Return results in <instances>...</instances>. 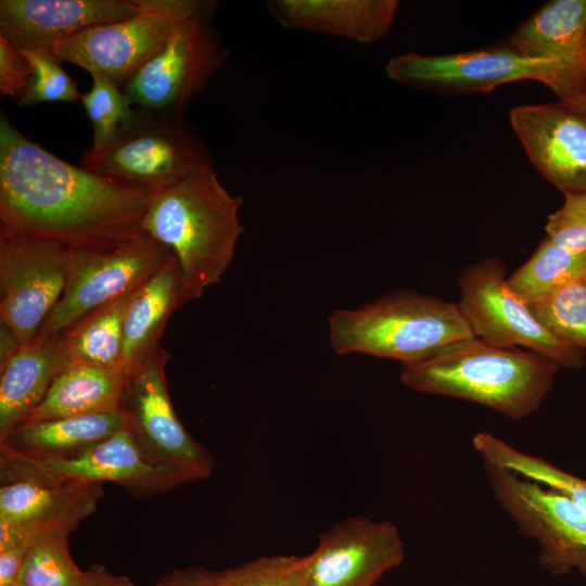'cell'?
<instances>
[{
  "label": "cell",
  "instance_id": "d6986e66",
  "mask_svg": "<svg viewBox=\"0 0 586 586\" xmlns=\"http://www.w3.org/2000/svg\"><path fill=\"white\" fill-rule=\"evenodd\" d=\"M506 43L527 58L558 63L572 88V103L586 81V0L544 3Z\"/></svg>",
  "mask_w": 586,
  "mask_h": 586
},
{
  "label": "cell",
  "instance_id": "8fae6325",
  "mask_svg": "<svg viewBox=\"0 0 586 586\" xmlns=\"http://www.w3.org/2000/svg\"><path fill=\"white\" fill-rule=\"evenodd\" d=\"M484 468L496 501L539 545L540 564L555 575L586 574V511L539 483L488 462Z\"/></svg>",
  "mask_w": 586,
  "mask_h": 586
},
{
  "label": "cell",
  "instance_id": "d4e9b609",
  "mask_svg": "<svg viewBox=\"0 0 586 586\" xmlns=\"http://www.w3.org/2000/svg\"><path fill=\"white\" fill-rule=\"evenodd\" d=\"M137 291L101 307L63 333L69 362L120 369L124 320Z\"/></svg>",
  "mask_w": 586,
  "mask_h": 586
},
{
  "label": "cell",
  "instance_id": "6da1fadb",
  "mask_svg": "<svg viewBox=\"0 0 586 586\" xmlns=\"http://www.w3.org/2000/svg\"><path fill=\"white\" fill-rule=\"evenodd\" d=\"M151 194L63 161L0 112V234L114 245L144 233Z\"/></svg>",
  "mask_w": 586,
  "mask_h": 586
},
{
  "label": "cell",
  "instance_id": "ac0fdd59",
  "mask_svg": "<svg viewBox=\"0 0 586 586\" xmlns=\"http://www.w3.org/2000/svg\"><path fill=\"white\" fill-rule=\"evenodd\" d=\"M140 0H1L0 35L16 50L49 48L90 27L125 21Z\"/></svg>",
  "mask_w": 586,
  "mask_h": 586
},
{
  "label": "cell",
  "instance_id": "d590c367",
  "mask_svg": "<svg viewBox=\"0 0 586 586\" xmlns=\"http://www.w3.org/2000/svg\"><path fill=\"white\" fill-rule=\"evenodd\" d=\"M152 586H215L214 572L204 568L175 570Z\"/></svg>",
  "mask_w": 586,
  "mask_h": 586
},
{
  "label": "cell",
  "instance_id": "7402d4cb",
  "mask_svg": "<svg viewBox=\"0 0 586 586\" xmlns=\"http://www.w3.org/2000/svg\"><path fill=\"white\" fill-rule=\"evenodd\" d=\"M191 301L173 256L132 297L124 320L120 369L126 377L161 346L165 326L175 310Z\"/></svg>",
  "mask_w": 586,
  "mask_h": 586
},
{
  "label": "cell",
  "instance_id": "7a4b0ae2",
  "mask_svg": "<svg viewBox=\"0 0 586 586\" xmlns=\"http://www.w3.org/2000/svg\"><path fill=\"white\" fill-rule=\"evenodd\" d=\"M559 368L539 353L472 336L404 365L400 380L415 392L462 399L520 420L539 409Z\"/></svg>",
  "mask_w": 586,
  "mask_h": 586
},
{
  "label": "cell",
  "instance_id": "74e56055",
  "mask_svg": "<svg viewBox=\"0 0 586 586\" xmlns=\"http://www.w3.org/2000/svg\"><path fill=\"white\" fill-rule=\"evenodd\" d=\"M0 367L4 366L22 347L9 327L1 322Z\"/></svg>",
  "mask_w": 586,
  "mask_h": 586
},
{
  "label": "cell",
  "instance_id": "e575fe53",
  "mask_svg": "<svg viewBox=\"0 0 586 586\" xmlns=\"http://www.w3.org/2000/svg\"><path fill=\"white\" fill-rule=\"evenodd\" d=\"M29 544L0 549V586H17L22 562Z\"/></svg>",
  "mask_w": 586,
  "mask_h": 586
},
{
  "label": "cell",
  "instance_id": "8992f818",
  "mask_svg": "<svg viewBox=\"0 0 586 586\" xmlns=\"http://www.w3.org/2000/svg\"><path fill=\"white\" fill-rule=\"evenodd\" d=\"M217 7V1L200 0L161 50L120 87L132 106L184 113L204 91L229 55L212 23Z\"/></svg>",
  "mask_w": 586,
  "mask_h": 586
},
{
  "label": "cell",
  "instance_id": "e0dca14e",
  "mask_svg": "<svg viewBox=\"0 0 586 586\" xmlns=\"http://www.w3.org/2000/svg\"><path fill=\"white\" fill-rule=\"evenodd\" d=\"M513 131L537 171L563 193L586 191V116L559 103L515 106Z\"/></svg>",
  "mask_w": 586,
  "mask_h": 586
},
{
  "label": "cell",
  "instance_id": "9a60e30c",
  "mask_svg": "<svg viewBox=\"0 0 586 586\" xmlns=\"http://www.w3.org/2000/svg\"><path fill=\"white\" fill-rule=\"evenodd\" d=\"M404 557V542L392 522L348 518L321 533L316 549L306 556L308 583L373 586Z\"/></svg>",
  "mask_w": 586,
  "mask_h": 586
},
{
  "label": "cell",
  "instance_id": "f546056e",
  "mask_svg": "<svg viewBox=\"0 0 586 586\" xmlns=\"http://www.w3.org/2000/svg\"><path fill=\"white\" fill-rule=\"evenodd\" d=\"M30 64L31 76L23 95L15 102L18 106L41 103L80 101L76 82L61 66V61L49 48L21 50Z\"/></svg>",
  "mask_w": 586,
  "mask_h": 586
},
{
  "label": "cell",
  "instance_id": "836d02e7",
  "mask_svg": "<svg viewBox=\"0 0 586 586\" xmlns=\"http://www.w3.org/2000/svg\"><path fill=\"white\" fill-rule=\"evenodd\" d=\"M30 76L27 59L0 35V93L16 101L26 91Z\"/></svg>",
  "mask_w": 586,
  "mask_h": 586
},
{
  "label": "cell",
  "instance_id": "603a6c76",
  "mask_svg": "<svg viewBox=\"0 0 586 586\" xmlns=\"http://www.w3.org/2000/svg\"><path fill=\"white\" fill-rule=\"evenodd\" d=\"M126 425L120 411L25 423L0 438V450L36 459L78 456Z\"/></svg>",
  "mask_w": 586,
  "mask_h": 586
},
{
  "label": "cell",
  "instance_id": "cb8c5ba5",
  "mask_svg": "<svg viewBox=\"0 0 586 586\" xmlns=\"http://www.w3.org/2000/svg\"><path fill=\"white\" fill-rule=\"evenodd\" d=\"M126 375L119 368L68 362L54 378L46 397L23 423L119 411Z\"/></svg>",
  "mask_w": 586,
  "mask_h": 586
},
{
  "label": "cell",
  "instance_id": "5b68a950",
  "mask_svg": "<svg viewBox=\"0 0 586 586\" xmlns=\"http://www.w3.org/2000/svg\"><path fill=\"white\" fill-rule=\"evenodd\" d=\"M79 166L151 193L214 168L205 142L184 113L136 107L100 149H87Z\"/></svg>",
  "mask_w": 586,
  "mask_h": 586
},
{
  "label": "cell",
  "instance_id": "30bf717a",
  "mask_svg": "<svg viewBox=\"0 0 586 586\" xmlns=\"http://www.w3.org/2000/svg\"><path fill=\"white\" fill-rule=\"evenodd\" d=\"M200 0H140L139 12L125 21L87 28L54 42L61 62L124 86L165 44L175 25Z\"/></svg>",
  "mask_w": 586,
  "mask_h": 586
},
{
  "label": "cell",
  "instance_id": "2e32d148",
  "mask_svg": "<svg viewBox=\"0 0 586 586\" xmlns=\"http://www.w3.org/2000/svg\"><path fill=\"white\" fill-rule=\"evenodd\" d=\"M103 496L100 483L20 477L1 481L0 549L29 544L39 533L73 532Z\"/></svg>",
  "mask_w": 586,
  "mask_h": 586
},
{
  "label": "cell",
  "instance_id": "ba28073f",
  "mask_svg": "<svg viewBox=\"0 0 586 586\" xmlns=\"http://www.w3.org/2000/svg\"><path fill=\"white\" fill-rule=\"evenodd\" d=\"M173 256L145 233L114 245L71 249L63 294L36 339L63 334L101 307L139 290Z\"/></svg>",
  "mask_w": 586,
  "mask_h": 586
},
{
  "label": "cell",
  "instance_id": "277c9868",
  "mask_svg": "<svg viewBox=\"0 0 586 586\" xmlns=\"http://www.w3.org/2000/svg\"><path fill=\"white\" fill-rule=\"evenodd\" d=\"M472 336L457 302L409 291L355 309H335L329 318V341L336 354L360 353L403 366Z\"/></svg>",
  "mask_w": 586,
  "mask_h": 586
},
{
  "label": "cell",
  "instance_id": "4fadbf2b",
  "mask_svg": "<svg viewBox=\"0 0 586 586\" xmlns=\"http://www.w3.org/2000/svg\"><path fill=\"white\" fill-rule=\"evenodd\" d=\"M20 477L112 482L138 499L162 495L192 482L179 471L152 462L127 425L82 454L66 459H36L0 450V480Z\"/></svg>",
  "mask_w": 586,
  "mask_h": 586
},
{
  "label": "cell",
  "instance_id": "3957f363",
  "mask_svg": "<svg viewBox=\"0 0 586 586\" xmlns=\"http://www.w3.org/2000/svg\"><path fill=\"white\" fill-rule=\"evenodd\" d=\"M242 203L214 168L151 194L142 231L171 252L191 301L219 283L229 268L244 231Z\"/></svg>",
  "mask_w": 586,
  "mask_h": 586
},
{
  "label": "cell",
  "instance_id": "484cf974",
  "mask_svg": "<svg viewBox=\"0 0 586 586\" xmlns=\"http://www.w3.org/2000/svg\"><path fill=\"white\" fill-rule=\"evenodd\" d=\"M585 272L586 252H571L545 237L531 257L507 277V284L530 305L548 297Z\"/></svg>",
  "mask_w": 586,
  "mask_h": 586
},
{
  "label": "cell",
  "instance_id": "ffe728a7",
  "mask_svg": "<svg viewBox=\"0 0 586 586\" xmlns=\"http://www.w3.org/2000/svg\"><path fill=\"white\" fill-rule=\"evenodd\" d=\"M270 15L283 27L372 43L395 18L396 0H271Z\"/></svg>",
  "mask_w": 586,
  "mask_h": 586
},
{
  "label": "cell",
  "instance_id": "52a82bcc",
  "mask_svg": "<svg viewBox=\"0 0 586 586\" xmlns=\"http://www.w3.org/2000/svg\"><path fill=\"white\" fill-rule=\"evenodd\" d=\"M385 73L399 85L443 95L488 92L505 84L532 79L546 85L560 102L573 100L558 63L527 58L507 43L451 54H397L387 61Z\"/></svg>",
  "mask_w": 586,
  "mask_h": 586
},
{
  "label": "cell",
  "instance_id": "9c48e42d",
  "mask_svg": "<svg viewBox=\"0 0 586 586\" xmlns=\"http://www.w3.org/2000/svg\"><path fill=\"white\" fill-rule=\"evenodd\" d=\"M507 277L506 265L497 257L483 258L461 271L457 303L474 336L493 345L539 353L559 367L582 368L586 362L584 351L550 334L510 290Z\"/></svg>",
  "mask_w": 586,
  "mask_h": 586
},
{
  "label": "cell",
  "instance_id": "8d00e7d4",
  "mask_svg": "<svg viewBox=\"0 0 586 586\" xmlns=\"http://www.w3.org/2000/svg\"><path fill=\"white\" fill-rule=\"evenodd\" d=\"M85 586H133L128 576L113 575L105 566L93 564L86 570Z\"/></svg>",
  "mask_w": 586,
  "mask_h": 586
},
{
  "label": "cell",
  "instance_id": "d6a6232c",
  "mask_svg": "<svg viewBox=\"0 0 586 586\" xmlns=\"http://www.w3.org/2000/svg\"><path fill=\"white\" fill-rule=\"evenodd\" d=\"M545 225L546 238L574 253L586 252V191L566 192Z\"/></svg>",
  "mask_w": 586,
  "mask_h": 586
},
{
  "label": "cell",
  "instance_id": "1f68e13d",
  "mask_svg": "<svg viewBox=\"0 0 586 586\" xmlns=\"http://www.w3.org/2000/svg\"><path fill=\"white\" fill-rule=\"evenodd\" d=\"M90 76L92 86L81 95L80 102L92 125L90 148L100 149L115 136L135 109L114 81L98 74Z\"/></svg>",
  "mask_w": 586,
  "mask_h": 586
},
{
  "label": "cell",
  "instance_id": "f35d334b",
  "mask_svg": "<svg viewBox=\"0 0 586 586\" xmlns=\"http://www.w3.org/2000/svg\"><path fill=\"white\" fill-rule=\"evenodd\" d=\"M568 105L586 116V81L579 90L576 99Z\"/></svg>",
  "mask_w": 586,
  "mask_h": 586
},
{
  "label": "cell",
  "instance_id": "44dd1931",
  "mask_svg": "<svg viewBox=\"0 0 586 586\" xmlns=\"http://www.w3.org/2000/svg\"><path fill=\"white\" fill-rule=\"evenodd\" d=\"M68 362L65 337L60 334L35 339L0 367V438L28 419Z\"/></svg>",
  "mask_w": 586,
  "mask_h": 586
},
{
  "label": "cell",
  "instance_id": "7c38bea8",
  "mask_svg": "<svg viewBox=\"0 0 586 586\" xmlns=\"http://www.w3.org/2000/svg\"><path fill=\"white\" fill-rule=\"evenodd\" d=\"M170 355L160 346L126 377L119 403L126 425L143 454L154 463L188 475L192 481L212 475V454L187 431L176 415L167 390L165 366Z\"/></svg>",
  "mask_w": 586,
  "mask_h": 586
},
{
  "label": "cell",
  "instance_id": "4316f807",
  "mask_svg": "<svg viewBox=\"0 0 586 586\" xmlns=\"http://www.w3.org/2000/svg\"><path fill=\"white\" fill-rule=\"evenodd\" d=\"M472 445L483 462L549 487L586 511V480L561 470L538 456L523 453L488 432L475 433Z\"/></svg>",
  "mask_w": 586,
  "mask_h": 586
},
{
  "label": "cell",
  "instance_id": "f1b7e54d",
  "mask_svg": "<svg viewBox=\"0 0 586 586\" xmlns=\"http://www.w3.org/2000/svg\"><path fill=\"white\" fill-rule=\"evenodd\" d=\"M528 307L556 339L586 351V272Z\"/></svg>",
  "mask_w": 586,
  "mask_h": 586
},
{
  "label": "cell",
  "instance_id": "5bb4252c",
  "mask_svg": "<svg viewBox=\"0 0 586 586\" xmlns=\"http://www.w3.org/2000/svg\"><path fill=\"white\" fill-rule=\"evenodd\" d=\"M71 247L58 241L0 234V321L22 346L33 342L59 303Z\"/></svg>",
  "mask_w": 586,
  "mask_h": 586
},
{
  "label": "cell",
  "instance_id": "4dcf8cb0",
  "mask_svg": "<svg viewBox=\"0 0 586 586\" xmlns=\"http://www.w3.org/2000/svg\"><path fill=\"white\" fill-rule=\"evenodd\" d=\"M215 586H309L306 556L260 557L214 572Z\"/></svg>",
  "mask_w": 586,
  "mask_h": 586
},
{
  "label": "cell",
  "instance_id": "83f0119b",
  "mask_svg": "<svg viewBox=\"0 0 586 586\" xmlns=\"http://www.w3.org/2000/svg\"><path fill=\"white\" fill-rule=\"evenodd\" d=\"M69 534L63 528L37 534L26 549L17 586H85L86 571L75 564L68 550Z\"/></svg>",
  "mask_w": 586,
  "mask_h": 586
}]
</instances>
